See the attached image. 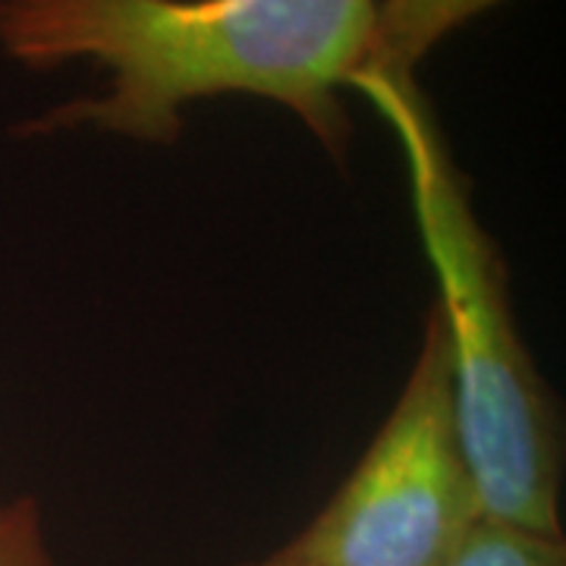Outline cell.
<instances>
[{
	"label": "cell",
	"instance_id": "obj_1",
	"mask_svg": "<svg viewBox=\"0 0 566 566\" xmlns=\"http://www.w3.org/2000/svg\"><path fill=\"white\" fill-rule=\"evenodd\" d=\"M378 0H0V54L35 73L92 61L95 98L57 104L22 136L95 126L170 145L182 107L227 92L290 107L331 158L349 155L340 88L363 70Z\"/></svg>",
	"mask_w": 566,
	"mask_h": 566
},
{
	"label": "cell",
	"instance_id": "obj_2",
	"mask_svg": "<svg viewBox=\"0 0 566 566\" xmlns=\"http://www.w3.org/2000/svg\"><path fill=\"white\" fill-rule=\"evenodd\" d=\"M400 142L428 264L438 277L453 406L482 520L560 532V422L513 322L506 268L479 223L431 104L412 76L356 73Z\"/></svg>",
	"mask_w": 566,
	"mask_h": 566
},
{
	"label": "cell",
	"instance_id": "obj_3",
	"mask_svg": "<svg viewBox=\"0 0 566 566\" xmlns=\"http://www.w3.org/2000/svg\"><path fill=\"white\" fill-rule=\"evenodd\" d=\"M479 523L444 324L431 305L394 412L340 491L281 554L305 566H444Z\"/></svg>",
	"mask_w": 566,
	"mask_h": 566
},
{
	"label": "cell",
	"instance_id": "obj_4",
	"mask_svg": "<svg viewBox=\"0 0 566 566\" xmlns=\"http://www.w3.org/2000/svg\"><path fill=\"white\" fill-rule=\"evenodd\" d=\"M497 3L504 0H385L375 13L363 70L412 76L438 41Z\"/></svg>",
	"mask_w": 566,
	"mask_h": 566
},
{
	"label": "cell",
	"instance_id": "obj_5",
	"mask_svg": "<svg viewBox=\"0 0 566 566\" xmlns=\"http://www.w3.org/2000/svg\"><path fill=\"white\" fill-rule=\"evenodd\" d=\"M444 566H566V545L564 535H538L482 520Z\"/></svg>",
	"mask_w": 566,
	"mask_h": 566
},
{
	"label": "cell",
	"instance_id": "obj_6",
	"mask_svg": "<svg viewBox=\"0 0 566 566\" xmlns=\"http://www.w3.org/2000/svg\"><path fill=\"white\" fill-rule=\"evenodd\" d=\"M0 566H57L32 497L0 504Z\"/></svg>",
	"mask_w": 566,
	"mask_h": 566
},
{
	"label": "cell",
	"instance_id": "obj_7",
	"mask_svg": "<svg viewBox=\"0 0 566 566\" xmlns=\"http://www.w3.org/2000/svg\"><path fill=\"white\" fill-rule=\"evenodd\" d=\"M240 566H305V564H296V560L283 557L281 551H277V554H271L268 560H259V564H240Z\"/></svg>",
	"mask_w": 566,
	"mask_h": 566
}]
</instances>
